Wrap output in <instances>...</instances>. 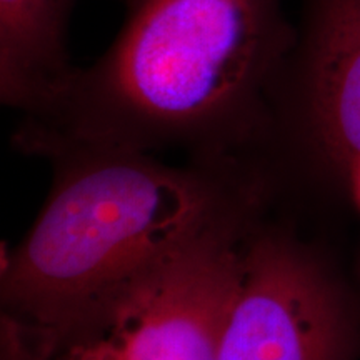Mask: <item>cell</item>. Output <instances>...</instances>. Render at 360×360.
<instances>
[{
	"instance_id": "obj_1",
	"label": "cell",
	"mask_w": 360,
	"mask_h": 360,
	"mask_svg": "<svg viewBox=\"0 0 360 360\" xmlns=\"http://www.w3.org/2000/svg\"><path fill=\"white\" fill-rule=\"evenodd\" d=\"M292 32L282 0H125L122 29L40 115L20 143L146 152L174 142H233L265 122V97Z\"/></svg>"
},
{
	"instance_id": "obj_2",
	"label": "cell",
	"mask_w": 360,
	"mask_h": 360,
	"mask_svg": "<svg viewBox=\"0 0 360 360\" xmlns=\"http://www.w3.org/2000/svg\"><path fill=\"white\" fill-rule=\"evenodd\" d=\"M32 231L7 257L2 312L60 344L94 309L232 217L210 180L146 152L72 147Z\"/></svg>"
},
{
	"instance_id": "obj_3",
	"label": "cell",
	"mask_w": 360,
	"mask_h": 360,
	"mask_svg": "<svg viewBox=\"0 0 360 360\" xmlns=\"http://www.w3.org/2000/svg\"><path fill=\"white\" fill-rule=\"evenodd\" d=\"M245 237L229 217L112 294L58 344L62 360H217Z\"/></svg>"
},
{
	"instance_id": "obj_4",
	"label": "cell",
	"mask_w": 360,
	"mask_h": 360,
	"mask_svg": "<svg viewBox=\"0 0 360 360\" xmlns=\"http://www.w3.org/2000/svg\"><path fill=\"white\" fill-rule=\"evenodd\" d=\"M357 332L339 287L299 247L245 238L217 360H352Z\"/></svg>"
},
{
	"instance_id": "obj_5",
	"label": "cell",
	"mask_w": 360,
	"mask_h": 360,
	"mask_svg": "<svg viewBox=\"0 0 360 360\" xmlns=\"http://www.w3.org/2000/svg\"><path fill=\"white\" fill-rule=\"evenodd\" d=\"M302 97L322 150L339 167L360 159V0H315Z\"/></svg>"
},
{
	"instance_id": "obj_6",
	"label": "cell",
	"mask_w": 360,
	"mask_h": 360,
	"mask_svg": "<svg viewBox=\"0 0 360 360\" xmlns=\"http://www.w3.org/2000/svg\"><path fill=\"white\" fill-rule=\"evenodd\" d=\"M74 0H0V97L27 119L60 96L74 67L67 19Z\"/></svg>"
},
{
	"instance_id": "obj_7",
	"label": "cell",
	"mask_w": 360,
	"mask_h": 360,
	"mask_svg": "<svg viewBox=\"0 0 360 360\" xmlns=\"http://www.w3.org/2000/svg\"><path fill=\"white\" fill-rule=\"evenodd\" d=\"M58 340L51 332L32 327L13 315L0 317V360H49L57 354Z\"/></svg>"
},
{
	"instance_id": "obj_8",
	"label": "cell",
	"mask_w": 360,
	"mask_h": 360,
	"mask_svg": "<svg viewBox=\"0 0 360 360\" xmlns=\"http://www.w3.org/2000/svg\"><path fill=\"white\" fill-rule=\"evenodd\" d=\"M340 169L347 174L350 188H352L355 200H357V204L360 205V159L349 162V164L342 165Z\"/></svg>"
}]
</instances>
